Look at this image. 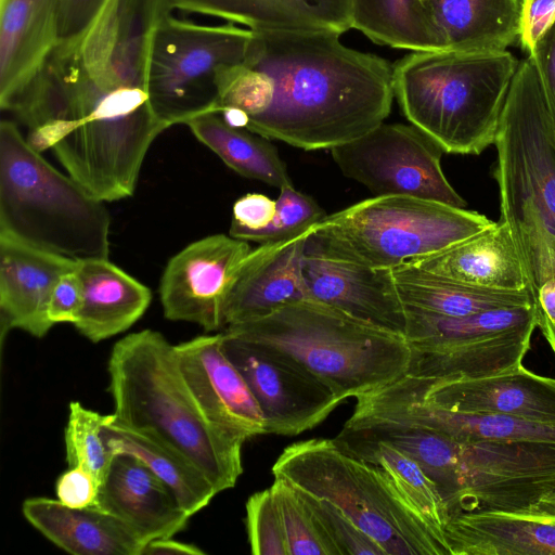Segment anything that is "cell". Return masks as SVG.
<instances>
[{
    "mask_svg": "<svg viewBox=\"0 0 555 555\" xmlns=\"http://www.w3.org/2000/svg\"><path fill=\"white\" fill-rule=\"evenodd\" d=\"M272 474L335 505L387 555H450L444 539L409 504L389 476L349 455L334 439L289 444L273 464Z\"/></svg>",
    "mask_w": 555,
    "mask_h": 555,
    "instance_id": "obj_6",
    "label": "cell"
},
{
    "mask_svg": "<svg viewBox=\"0 0 555 555\" xmlns=\"http://www.w3.org/2000/svg\"><path fill=\"white\" fill-rule=\"evenodd\" d=\"M246 529L254 555H289L282 517L270 488L248 498Z\"/></svg>",
    "mask_w": 555,
    "mask_h": 555,
    "instance_id": "obj_39",
    "label": "cell"
},
{
    "mask_svg": "<svg viewBox=\"0 0 555 555\" xmlns=\"http://www.w3.org/2000/svg\"><path fill=\"white\" fill-rule=\"evenodd\" d=\"M334 441L349 455L383 469L409 504L444 539L443 528L449 520L447 507L435 482L414 460L347 424Z\"/></svg>",
    "mask_w": 555,
    "mask_h": 555,
    "instance_id": "obj_31",
    "label": "cell"
},
{
    "mask_svg": "<svg viewBox=\"0 0 555 555\" xmlns=\"http://www.w3.org/2000/svg\"><path fill=\"white\" fill-rule=\"evenodd\" d=\"M509 224L522 254L538 327L555 328V231L532 199Z\"/></svg>",
    "mask_w": 555,
    "mask_h": 555,
    "instance_id": "obj_34",
    "label": "cell"
},
{
    "mask_svg": "<svg viewBox=\"0 0 555 555\" xmlns=\"http://www.w3.org/2000/svg\"><path fill=\"white\" fill-rule=\"evenodd\" d=\"M107 371L113 421L143 433L193 463L220 493L243 473L242 447L215 427L193 397L176 348L159 332L119 339Z\"/></svg>",
    "mask_w": 555,
    "mask_h": 555,
    "instance_id": "obj_2",
    "label": "cell"
},
{
    "mask_svg": "<svg viewBox=\"0 0 555 555\" xmlns=\"http://www.w3.org/2000/svg\"><path fill=\"white\" fill-rule=\"evenodd\" d=\"M82 304L83 286L77 268L63 274L56 282L49 301V319L54 325L56 323L74 324Z\"/></svg>",
    "mask_w": 555,
    "mask_h": 555,
    "instance_id": "obj_41",
    "label": "cell"
},
{
    "mask_svg": "<svg viewBox=\"0 0 555 555\" xmlns=\"http://www.w3.org/2000/svg\"><path fill=\"white\" fill-rule=\"evenodd\" d=\"M253 33L244 63L262 76L268 107L247 130L306 151L331 150L388 117L395 94L385 59L347 47L335 31Z\"/></svg>",
    "mask_w": 555,
    "mask_h": 555,
    "instance_id": "obj_1",
    "label": "cell"
},
{
    "mask_svg": "<svg viewBox=\"0 0 555 555\" xmlns=\"http://www.w3.org/2000/svg\"><path fill=\"white\" fill-rule=\"evenodd\" d=\"M356 400V413L415 423L457 442L489 440L555 443V425L505 414L462 413L436 408L392 383Z\"/></svg>",
    "mask_w": 555,
    "mask_h": 555,
    "instance_id": "obj_19",
    "label": "cell"
},
{
    "mask_svg": "<svg viewBox=\"0 0 555 555\" xmlns=\"http://www.w3.org/2000/svg\"><path fill=\"white\" fill-rule=\"evenodd\" d=\"M313 227L279 242L260 244L249 253L240 266L228 295L225 327L308 300L302 257Z\"/></svg>",
    "mask_w": 555,
    "mask_h": 555,
    "instance_id": "obj_20",
    "label": "cell"
},
{
    "mask_svg": "<svg viewBox=\"0 0 555 555\" xmlns=\"http://www.w3.org/2000/svg\"><path fill=\"white\" fill-rule=\"evenodd\" d=\"M298 490L308 505L331 555H387L386 551L371 535L335 505Z\"/></svg>",
    "mask_w": 555,
    "mask_h": 555,
    "instance_id": "obj_37",
    "label": "cell"
},
{
    "mask_svg": "<svg viewBox=\"0 0 555 555\" xmlns=\"http://www.w3.org/2000/svg\"><path fill=\"white\" fill-rule=\"evenodd\" d=\"M83 304L74 326L93 343L131 327L152 300L149 287L108 259L79 261Z\"/></svg>",
    "mask_w": 555,
    "mask_h": 555,
    "instance_id": "obj_26",
    "label": "cell"
},
{
    "mask_svg": "<svg viewBox=\"0 0 555 555\" xmlns=\"http://www.w3.org/2000/svg\"><path fill=\"white\" fill-rule=\"evenodd\" d=\"M253 249L225 234L197 240L168 261L159 284L164 315L202 326L225 327V305L235 274Z\"/></svg>",
    "mask_w": 555,
    "mask_h": 555,
    "instance_id": "obj_14",
    "label": "cell"
},
{
    "mask_svg": "<svg viewBox=\"0 0 555 555\" xmlns=\"http://www.w3.org/2000/svg\"><path fill=\"white\" fill-rule=\"evenodd\" d=\"M275 202V215L268 227L245 232L237 238L258 244L279 242L310 229L325 217L317 202L293 184L280 189Z\"/></svg>",
    "mask_w": 555,
    "mask_h": 555,
    "instance_id": "obj_38",
    "label": "cell"
},
{
    "mask_svg": "<svg viewBox=\"0 0 555 555\" xmlns=\"http://www.w3.org/2000/svg\"><path fill=\"white\" fill-rule=\"evenodd\" d=\"M443 153L415 126L385 122L331 149L341 173L375 196H412L464 208L466 202L442 171Z\"/></svg>",
    "mask_w": 555,
    "mask_h": 555,
    "instance_id": "obj_12",
    "label": "cell"
},
{
    "mask_svg": "<svg viewBox=\"0 0 555 555\" xmlns=\"http://www.w3.org/2000/svg\"><path fill=\"white\" fill-rule=\"evenodd\" d=\"M521 29L519 41L530 52L542 33L555 18V0H521Z\"/></svg>",
    "mask_w": 555,
    "mask_h": 555,
    "instance_id": "obj_45",
    "label": "cell"
},
{
    "mask_svg": "<svg viewBox=\"0 0 555 555\" xmlns=\"http://www.w3.org/2000/svg\"><path fill=\"white\" fill-rule=\"evenodd\" d=\"M309 236V235H308ZM302 278L313 300L373 326L405 336L406 317L391 269H376L326 254L307 237Z\"/></svg>",
    "mask_w": 555,
    "mask_h": 555,
    "instance_id": "obj_17",
    "label": "cell"
},
{
    "mask_svg": "<svg viewBox=\"0 0 555 555\" xmlns=\"http://www.w3.org/2000/svg\"><path fill=\"white\" fill-rule=\"evenodd\" d=\"M527 519H539L555 517V491L543 498L539 503L531 507L527 513L518 516Z\"/></svg>",
    "mask_w": 555,
    "mask_h": 555,
    "instance_id": "obj_47",
    "label": "cell"
},
{
    "mask_svg": "<svg viewBox=\"0 0 555 555\" xmlns=\"http://www.w3.org/2000/svg\"><path fill=\"white\" fill-rule=\"evenodd\" d=\"M183 377L208 421L244 442L266 435V421L244 376L223 348V333L175 346Z\"/></svg>",
    "mask_w": 555,
    "mask_h": 555,
    "instance_id": "obj_16",
    "label": "cell"
},
{
    "mask_svg": "<svg viewBox=\"0 0 555 555\" xmlns=\"http://www.w3.org/2000/svg\"><path fill=\"white\" fill-rule=\"evenodd\" d=\"M541 333L550 344L553 352L555 353V328L551 326H543L540 328Z\"/></svg>",
    "mask_w": 555,
    "mask_h": 555,
    "instance_id": "obj_48",
    "label": "cell"
},
{
    "mask_svg": "<svg viewBox=\"0 0 555 555\" xmlns=\"http://www.w3.org/2000/svg\"><path fill=\"white\" fill-rule=\"evenodd\" d=\"M450 555H555V525L505 513H463L449 518Z\"/></svg>",
    "mask_w": 555,
    "mask_h": 555,
    "instance_id": "obj_28",
    "label": "cell"
},
{
    "mask_svg": "<svg viewBox=\"0 0 555 555\" xmlns=\"http://www.w3.org/2000/svg\"><path fill=\"white\" fill-rule=\"evenodd\" d=\"M537 326L519 327L509 309L465 317L430 315L421 340L410 343L409 374L436 379H470L495 375L521 365Z\"/></svg>",
    "mask_w": 555,
    "mask_h": 555,
    "instance_id": "obj_11",
    "label": "cell"
},
{
    "mask_svg": "<svg viewBox=\"0 0 555 555\" xmlns=\"http://www.w3.org/2000/svg\"><path fill=\"white\" fill-rule=\"evenodd\" d=\"M193 135L238 175L282 189L292 179L269 139L231 126L218 113H206L185 124Z\"/></svg>",
    "mask_w": 555,
    "mask_h": 555,
    "instance_id": "obj_32",
    "label": "cell"
},
{
    "mask_svg": "<svg viewBox=\"0 0 555 555\" xmlns=\"http://www.w3.org/2000/svg\"><path fill=\"white\" fill-rule=\"evenodd\" d=\"M494 223L477 211L434 201L375 196L325 216L308 240L332 256L392 269L438 254Z\"/></svg>",
    "mask_w": 555,
    "mask_h": 555,
    "instance_id": "obj_7",
    "label": "cell"
},
{
    "mask_svg": "<svg viewBox=\"0 0 555 555\" xmlns=\"http://www.w3.org/2000/svg\"><path fill=\"white\" fill-rule=\"evenodd\" d=\"M113 418L102 430L113 454H129L143 462L170 489L189 516L202 511L219 493L210 480L180 453L143 433L115 423Z\"/></svg>",
    "mask_w": 555,
    "mask_h": 555,
    "instance_id": "obj_30",
    "label": "cell"
},
{
    "mask_svg": "<svg viewBox=\"0 0 555 555\" xmlns=\"http://www.w3.org/2000/svg\"><path fill=\"white\" fill-rule=\"evenodd\" d=\"M62 0H0L1 109L39 73L57 44Z\"/></svg>",
    "mask_w": 555,
    "mask_h": 555,
    "instance_id": "obj_22",
    "label": "cell"
},
{
    "mask_svg": "<svg viewBox=\"0 0 555 555\" xmlns=\"http://www.w3.org/2000/svg\"><path fill=\"white\" fill-rule=\"evenodd\" d=\"M351 28L379 46L446 50L423 0H350Z\"/></svg>",
    "mask_w": 555,
    "mask_h": 555,
    "instance_id": "obj_33",
    "label": "cell"
},
{
    "mask_svg": "<svg viewBox=\"0 0 555 555\" xmlns=\"http://www.w3.org/2000/svg\"><path fill=\"white\" fill-rule=\"evenodd\" d=\"M223 333V348L244 376L266 421V434L296 436L340 404L338 396L286 352Z\"/></svg>",
    "mask_w": 555,
    "mask_h": 555,
    "instance_id": "obj_13",
    "label": "cell"
},
{
    "mask_svg": "<svg viewBox=\"0 0 555 555\" xmlns=\"http://www.w3.org/2000/svg\"><path fill=\"white\" fill-rule=\"evenodd\" d=\"M555 125V18L538 38L529 52Z\"/></svg>",
    "mask_w": 555,
    "mask_h": 555,
    "instance_id": "obj_44",
    "label": "cell"
},
{
    "mask_svg": "<svg viewBox=\"0 0 555 555\" xmlns=\"http://www.w3.org/2000/svg\"><path fill=\"white\" fill-rule=\"evenodd\" d=\"M107 0H62L57 44L76 42L92 25Z\"/></svg>",
    "mask_w": 555,
    "mask_h": 555,
    "instance_id": "obj_42",
    "label": "cell"
},
{
    "mask_svg": "<svg viewBox=\"0 0 555 555\" xmlns=\"http://www.w3.org/2000/svg\"><path fill=\"white\" fill-rule=\"evenodd\" d=\"M57 500L73 508H86L96 505L100 483L96 478L82 467H69L56 480Z\"/></svg>",
    "mask_w": 555,
    "mask_h": 555,
    "instance_id": "obj_43",
    "label": "cell"
},
{
    "mask_svg": "<svg viewBox=\"0 0 555 555\" xmlns=\"http://www.w3.org/2000/svg\"><path fill=\"white\" fill-rule=\"evenodd\" d=\"M280 511L289 555H331L299 490L275 477L270 487Z\"/></svg>",
    "mask_w": 555,
    "mask_h": 555,
    "instance_id": "obj_36",
    "label": "cell"
},
{
    "mask_svg": "<svg viewBox=\"0 0 555 555\" xmlns=\"http://www.w3.org/2000/svg\"><path fill=\"white\" fill-rule=\"evenodd\" d=\"M493 144L500 221L513 223L532 199L555 231V125L530 56L518 63Z\"/></svg>",
    "mask_w": 555,
    "mask_h": 555,
    "instance_id": "obj_9",
    "label": "cell"
},
{
    "mask_svg": "<svg viewBox=\"0 0 555 555\" xmlns=\"http://www.w3.org/2000/svg\"><path fill=\"white\" fill-rule=\"evenodd\" d=\"M79 261L49 253L0 232V319L2 335L18 328L41 338L54 325L49 301L60 278Z\"/></svg>",
    "mask_w": 555,
    "mask_h": 555,
    "instance_id": "obj_18",
    "label": "cell"
},
{
    "mask_svg": "<svg viewBox=\"0 0 555 555\" xmlns=\"http://www.w3.org/2000/svg\"><path fill=\"white\" fill-rule=\"evenodd\" d=\"M205 555L198 546L179 542L171 538H162L150 541L142 551V555Z\"/></svg>",
    "mask_w": 555,
    "mask_h": 555,
    "instance_id": "obj_46",
    "label": "cell"
},
{
    "mask_svg": "<svg viewBox=\"0 0 555 555\" xmlns=\"http://www.w3.org/2000/svg\"><path fill=\"white\" fill-rule=\"evenodd\" d=\"M172 12L212 16L253 30L351 29L350 0H168Z\"/></svg>",
    "mask_w": 555,
    "mask_h": 555,
    "instance_id": "obj_25",
    "label": "cell"
},
{
    "mask_svg": "<svg viewBox=\"0 0 555 555\" xmlns=\"http://www.w3.org/2000/svg\"><path fill=\"white\" fill-rule=\"evenodd\" d=\"M95 506L124 520L145 544L173 537L191 518L163 480L129 454L114 455Z\"/></svg>",
    "mask_w": 555,
    "mask_h": 555,
    "instance_id": "obj_21",
    "label": "cell"
},
{
    "mask_svg": "<svg viewBox=\"0 0 555 555\" xmlns=\"http://www.w3.org/2000/svg\"><path fill=\"white\" fill-rule=\"evenodd\" d=\"M113 414L102 415L85 408L80 402L69 404L65 428L66 461L69 467H82L99 481L105 480L114 459L102 430L111 422Z\"/></svg>",
    "mask_w": 555,
    "mask_h": 555,
    "instance_id": "obj_35",
    "label": "cell"
},
{
    "mask_svg": "<svg viewBox=\"0 0 555 555\" xmlns=\"http://www.w3.org/2000/svg\"><path fill=\"white\" fill-rule=\"evenodd\" d=\"M398 388L436 408L462 413H496L555 425V378L522 365L480 378L436 380L405 373Z\"/></svg>",
    "mask_w": 555,
    "mask_h": 555,
    "instance_id": "obj_15",
    "label": "cell"
},
{
    "mask_svg": "<svg viewBox=\"0 0 555 555\" xmlns=\"http://www.w3.org/2000/svg\"><path fill=\"white\" fill-rule=\"evenodd\" d=\"M276 210V202L260 193L240 197L232 208L229 235L237 238L249 231L261 230L270 224Z\"/></svg>",
    "mask_w": 555,
    "mask_h": 555,
    "instance_id": "obj_40",
    "label": "cell"
},
{
    "mask_svg": "<svg viewBox=\"0 0 555 555\" xmlns=\"http://www.w3.org/2000/svg\"><path fill=\"white\" fill-rule=\"evenodd\" d=\"M23 514L49 541L74 555H142L146 545L124 520L96 506L73 508L39 496L23 503Z\"/></svg>",
    "mask_w": 555,
    "mask_h": 555,
    "instance_id": "obj_24",
    "label": "cell"
},
{
    "mask_svg": "<svg viewBox=\"0 0 555 555\" xmlns=\"http://www.w3.org/2000/svg\"><path fill=\"white\" fill-rule=\"evenodd\" d=\"M224 333L286 352L341 401L393 383L408 373L413 357L405 336L313 300L293 302L263 318L229 325Z\"/></svg>",
    "mask_w": 555,
    "mask_h": 555,
    "instance_id": "obj_4",
    "label": "cell"
},
{
    "mask_svg": "<svg viewBox=\"0 0 555 555\" xmlns=\"http://www.w3.org/2000/svg\"><path fill=\"white\" fill-rule=\"evenodd\" d=\"M0 232L75 261L108 259L105 202L50 165L16 124H0Z\"/></svg>",
    "mask_w": 555,
    "mask_h": 555,
    "instance_id": "obj_5",
    "label": "cell"
},
{
    "mask_svg": "<svg viewBox=\"0 0 555 555\" xmlns=\"http://www.w3.org/2000/svg\"><path fill=\"white\" fill-rule=\"evenodd\" d=\"M554 491L555 443L453 440L441 492L449 518L463 513L520 516Z\"/></svg>",
    "mask_w": 555,
    "mask_h": 555,
    "instance_id": "obj_10",
    "label": "cell"
},
{
    "mask_svg": "<svg viewBox=\"0 0 555 555\" xmlns=\"http://www.w3.org/2000/svg\"><path fill=\"white\" fill-rule=\"evenodd\" d=\"M446 50L505 51L519 40L521 0H423Z\"/></svg>",
    "mask_w": 555,
    "mask_h": 555,
    "instance_id": "obj_27",
    "label": "cell"
},
{
    "mask_svg": "<svg viewBox=\"0 0 555 555\" xmlns=\"http://www.w3.org/2000/svg\"><path fill=\"white\" fill-rule=\"evenodd\" d=\"M408 264L483 288H529L519 244L512 225L505 221L495 222L463 242Z\"/></svg>",
    "mask_w": 555,
    "mask_h": 555,
    "instance_id": "obj_23",
    "label": "cell"
},
{
    "mask_svg": "<svg viewBox=\"0 0 555 555\" xmlns=\"http://www.w3.org/2000/svg\"><path fill=\"white\" fill-rule=\"evenodd\" d=\"M404 307L442 317H465L487 310L534 306L530 289L483 288L446 279L411 264L391 269Z\"/></svg>",
    "mask_w": 555,
    "mask_h": 555,
    "instance_id": "obj_29",
    "label": "cell"
},
{
    "mask_svg": "<svg viewBox=\"0 0 555 555\" xmlns=\"http://www.w3.org/2000/svg\"><path fill=\"white\" fill-rule=\"evenodd\" d=\"M253 36L251 29L229 22L207 25L164 14L151 44L149 90L167 129L216 113L219 77L245 62Z\"/></svg>",
    "mask_w": 555,
    "mask_h": 555,
    "instance_id": "obj_8",
    "label": "cell"
},
{
    "mask_svg": "<svg viewBox=\"0 0 555 555\" xmlns=\"http://www.w3.org/2000/svg\"><path fill=\"white\" fill-rule=\"evenodd\" d=\"M505 51H411L392 65L402 114L444 153L478 155L493 144L516 73Z\"/></svg>",
    "mask_w": 555,
    "mask_h": 555,
    "instance_id": "obj_3",
    "label": "cell"
}]
</instances>
